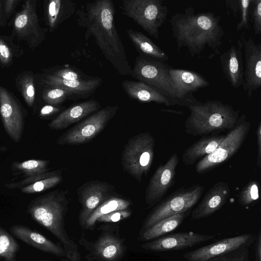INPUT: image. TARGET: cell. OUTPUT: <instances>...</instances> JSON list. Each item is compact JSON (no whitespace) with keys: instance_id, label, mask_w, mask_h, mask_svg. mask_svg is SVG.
I'll return each mask as SVG.
<instances>
[{"instance_id":"7a4b0ae2","label":"cell","mask_w":261,"mask_h":261,"mask_svg":"<svg viewBox=\"0 0 261 261\" xmlns=\"http://www.w3.org/2000/svg\"><path fill=\"white\" fill-rule=\"evenodd\" d=\"M220 19L212 12H195L193 7L173 14L169 22L177 51L184 48L191 57L200 58L208 50L210 59L220 55L224 35Z\"/></svg>"},{"instance_id":"7402d4cb","label":"cell","mask_w":261,"mask_h":261,"mask_svg":"<svg viewBox=\"0 0 261 261\" xmlns=\"http://www.w3.org/2000/svg\"><path fill=\"white\" fill-rule=\"evenodd\" d=\"M243 44L241 39L238 46H231L220 56V61L225 77L236 89L243 86L244 66L243 62Z\"/></svg>"},{"instance_id":"d6986e66","label":"cell","mask_w":261,"mask_h":261,"mask_svg":"<svg viewBox=\"0 0 261 261\" xmlns=\"http://www.w3.org/2000/svg\"><path fill=\"white\" fill-rule=\"evenodd\" d=\"M9 230L18 239L39 250L73 261L71 256L62 246L26 226L15 224Z\"/></svg>"},{"instance_id":"3957f363","label":"cell","mask_w":261,"mask_h":261,"mask_svg":"<svg viewBox=\"0 0 261 261\" xmlns=\"http://www.w3.org/2000/svg\"><path fill=\"white\" fill-rule=\"evenodd\" d=\"M67 193V191L56 190L39 196L30 202L27 212L60 242L73 261H81L78 246L65 229V217L68 205Z\"/></svg>"},{"instance_id":"8992f818","label":"cell","mask_w":261,"mask_h":261,"mask_svg":"<svg viewBox=\"0 0 261 261\" xmlns=\"http://www.w3.org/2000/svg\"><path fill=\"white\" fill-rule=\"evenodd\" d=\"M121 13L133 19L150 36L159 39V30L167 18L168 7L163 0H123Z\"/></svg>"},{"instance_id":"f1b7e54d","label":"cell","mask_w":261,"mask_h":261,"mask_svg":"<svg viewBox=\"0 0 261 261\" xmlns=\"http://www.w3.org/2000/svg\"><path fill=\"white\" fill-rule=\"evenodd\" d=\"M126 31L139 55L163 62L169 60L167 54L143 33L132 29Z\"/></svg>"},{"instance_id":"484cf974","label":"cell","mask_w":261,"mask_h":261,"mask_svg":"<svg viewBox=\"0 0 261 261\" xmlns=\"http://www.w3.org/2000/svg\"><path fill=\"white\" fill-rule=\"evenodd\" d=\"M122 87L130 98L140 102H155L166 106L175 103L155 89L141 81L124 80Z\"/></svg>"},{"instance_id":"f546056e","label":"cell","mask_w":261,"mask_h":261,"mask_svg":"<svg viewBox=\"0 0 261 261\" xmlns=\"http://www.w3.org/2000/svg\"><path fill=\"white\" fill-rule=\"evenodd\" d=\"M191 210L172 215L159 221L141 233V239L143 241H149L176 229L190 214Z\"/></svg>"},{"instance_id":"5b68a950","label":"cell","mask_w":261,"mask_h":261,"mask_svg":"<svg viewBox=\"0 0 261 261\" xmlns=\"http://www.w3.org/2000/svg\"><path fill=\"white\" fill-rule=\"evenodd\" d=\"M204 189L200 184L188 188L182 187L164 198L145 218L140 234L164 219L192 210L199 200Z\"/></svg>"},{"instance_id":"b9f144b4","label":"cell","mask_w":261,"mask_h":261,"mask_svg":"<svg viewBox=\"0 0 261 261\" xmlns=\"http://www.w3.org/2000/svg\"><path fill=\"white\" fill-rule=\"evenodd\" d=\"M12 53L6 42L0 39V61L3 65H8L12 60Z\"/></svg>"},{"instance_id":"83f0119b","label":"cell","mask_w":261,"mask_h":261,"mask_svg":"<svg viewBox=\"0 0 261 261\" xmlns=\"http://www.w3.org/2000/svg\"><path fill=\"white\" fill-rule=\"evenodd\" d=\"M225 137L218 134L202 136L185 150L182 155L183 163L186 165H193L213 152Z\"/></svg>"},{"instance_id":"4dcf8cb0","label":"cell","mask_w":261,"mask_h":261,"mask_svg":"<svg viewBox=\"0 0 261 261\" xmlns=\"http://www.w3.org/2000/svg\"><path fill=\"white\" fill-rule=\"evenodd\" d=\"M131 204L130 201L116 196H112L100 204L87 220L84 229H91L98 218L110 213L126 210Z\"/></svg>"},{"instance_id":"ee69618b","label":"cell","mask_w":261,"mask_h":261,"mask_svg":"<svg viewBox=\"0 0 261 261\" xmlns=\"http://www.w3.org/2000/svg\"><path fill=\"white\" fill-rule=\"evenodd\" d=\"M257 138V165L259 168L261 166V123L260 121L257 126L256 131Z\"/></svg>"},{"instance_id":"ba28073f","label":"cell","mask_w":261,"mask_h":261,"mask_svg":"<svg viewBox=\"0 0 261 261\" xmlns=\"http://www.w3.org/2000/svg\"><path fill=\"white\" fill-rule=\"evenodd\" d=\"M155 140L148 132L141 133L129 139L122 153V164L128 174L140 182L152 165Z\"/></svg>"},{"instance_id":"e575fe53","label":"cell","mask_w":261,"mask_h":261,"mask_svg":"<svg viewBox=\"0 0 261 261\" xmlns=\"http://www.w3.org/2000/svg\"><path fill=\"white\" fill-rule=\"evenodd\" d=\"M59 79L67 80H87L93 77L86 74L82 71L73 66L65 64L55 68L53 71L49 73Z\"/></svg>"},{"instance_id":"277c9868","label":"cell","mask_w":261,"mask_h":261,"mask_svg":"<svg viewBox=\"0 0 261 261\" xmlns=\"http://www.w3.org/2000/svg\"><path fill=\"white\" fill-rule=\"evenodd\" d=\"M190 114L185 123L187 134L204 136L231 130L239 118V110L221 101H199L189 108Z\"/></svg>"},{"instance_id":"ac0fdd59","label":"cell","mask_w":261,"mask_h":261,"mask_svg":"<svg viewBox=\"0 0 261 261\" xmlns=\"http://www.w3.org/2000/svg\"><path fill=\"white\" fill-rule=\"evenodd\" d=\"M241 39L245 62L242 86L250 97L261 86V45L256 44L251 37H243Z\"/></svg>"},{"instance_id":"f35d334b","label":"cell","mask_w":261,"mask_h":261,"mask_svg":"<svg viewBox=\"0 0 261 261\" xmlns=\"http://www.w3.org/2000/svg\"><path fill=\"white\" fill-rule=\"evenodd\" d=\"M249 248L247 247L239 248L207 261H249Z\"/></svg>"},{"instance_id":"4316f807","label":"cell","mask_w":261,"mask_h":261,"mask_svg":"<svg viewBox=\"0 0 261 261\" xmlns=\"http://www.w3.org/2000/svg\"><path fill=\"white\" fill-rule=\"evenodd\" d=\"M76 4L71 0H49L44 4L46 25L52 32L76 12Z\"/></svg>"},{"instance_id":"ffe728a7","label":"cell","mask_w":261,"mask_h":261,"mask_svg":"<svg viewBox=\"0 0 261 261\" xmlns=\"http://www.w3.org/2000/svg\"><path fill=\"white\" fill-rule=\"evenodd\" d=\"M230 193V188L227 183L219 181L215 184L191 211V219L198 220L214 214L226 203Z\"/></svg>"},{"instance_id":"1f68e13d","label":"cell","mask_w":261,"mask_h":261,"mask_svg":"<svg viewBox=\"0 0 261 261\" xmlns=\"http://www.w3.org/2000/svg\"><path fill=\"white\" fill-rule=\"evenodd\" d=\"M251 0L225 1L227 10L231 11L234 17L239 18L237 30L249 31L251 29L249 19V7Z\"/></svg>"},{"instance_id":"d4e9b609","label":"cell","mask_w":261,"mask_h":261,"mask_svg":"<svg viewBox=\"0 0 261 261\" xmlns=\"http://www.w3.org/2000/svg\"><path fill=\"white\" fill-rule=\"evenodd\" d=\"M62 180L61 171L56 170L25 177L18 182L5 184L4 187L9 189H19L25 194H35L51 189Z\"/></svg>"},{"instance_id":"d590c367","label":"cell","mask_w":261,"mask_h":261,"mask_svg":"<svg viewBox=\"0 0 261 261\" xmlns=\"http://www.w3.org/2000/svg\"><path fill=\"white\" fill-rule=\"evenodd\" d=\"M42 97L48 105L57 106L67 100L75 101L72 94L69 91L58 88H48L43 92Z\"/></svg>"},{"instance_id":"7dc6e473","label":"cell","mask_w":261,"mask_h":261,"mask_svg":"<svg viewBox=\"0 0 261 261\" xmlns=\"http://www.w3.org/2000/svg\"><path fill=\"white\" fill-rule=\"evenodd\" d=\"M1 3L0 2V25L2 24Z\"/></svg>"},{"instance_id":"74e56055","label":"cell","mask_w":261,"mask_h":261,"mask_svg":"<svg viewBox=\"0 0 261 261\" xmlns=\"http://www.w3.org/2000/svg\"><path fill=\"white\" fill-rule=\"evenodd\" d=\"M18 84L26 103L30 107H32L35 99V88L33 75L30 73L24 74L20 78Z\"/></svg>"},{"instance_id":"9c48e42d","label":"cell","mask_w":261,"mask_h":261,"mask_svg":"<svg viewBox=\"0 0 261 261\" xmlns=\"http://www.w3.org/2000/svg\"><path fill=\"white\" fill-rule=\"evenodd\" d=\"M250 127L251 123L243 114L215 150L198 162L196 172L199 174L205 173L228 161L242 146Z\"/></svg>"},{"instance_id":"8d00e7d4","label":"cell","mask_w":261,"mask_h":261,"mask_svg":"<svg viewBox=\"0 0 261 261\" xmlns=\"http://www.w3.org/2000/svg\"><path fill=\"white\" fill-rule=\"evenodd\" d=\"M259 186L255 180L248 182L239 194V203L243 206H249L256 202L259 198Z\"/></svg>"},{"instance_id":"44dd1931","label":"cell","mask_w":261,"mask_h":261,"mask_svg":"<svg viewBox=\"0 0 261 261\" xmlns=\"http://www.w3.org/2000/svg\"><path fill=\"white\" fill-rule=\"evenodd\" d=\"M48 88H58L69 91L75 100L90 97L101 85L102 80L98 76L87 80H67L47 74L41 80Z\"/></svg>"},{"instance_id":"ab89813d","label":"cell","mask_w":261,"mask_h":261,"mask_svg":"<svg viewBox=\"0 0 261 261\" xmlns=\"http://www.w3.org/2000/svg\"><path fill=\"white\" fill-rule=\"evenodd\" d=\"M249 19L254 34L259 35L261 33V0H251L249 7Z\"/></svg>"},{"instance_id":"2e32d148","label":"cell","mask_w":261,"mask_h":261,"mask_svg":"<svg viewBox=\"0 0 261 261\" xmlns=\"http://www.w3.org/2000/svg\"><path fill=\"white\" fill-rule=\"evenodd\" d=\"M0 114L4 127L9 136L15 142L21 139L24 114L16 99L0 86Z\"/></svg>"},{"instance_id":"bcb514c9","label":"cell","mask_w":261,"mask_h":261,"mask_svg":"<svg viewBox=\"0 0 261 261\" xmlns=\"http://www.w3.org/2000/svg\"><path fill=\"white\" fill-rule=\"evenodd\" d=\"M255 261H261V231L255 238Z\"/></svg>"},{"instance_id":"5bb4252c","label":"cell","mask_w":261,"mask_h":261,"mask_svg":"<svg viewBox=\"0 0 261 261\" xmlns=\"http://www.w3.org/2000/svg\"><path fill=\"white\" fill-rule=\"evenodd\" d=\"M255 240L250 233L227 238L184 254L187 261H207L239 248L249 247Z\"/></svg>"},{"instance_id":"7bdbcfd3","label":"cell","mask_w":261,"mask_h":261,"mask_svg":"<svg viewBox=\"0 0 261 261\" xmlns=\"http://www.w3.org/2000/svg\"><path fill=\"white\" fill-rule=\"evenodd\" d=\"M63 108L49 105L44 106L40 111V116L42 117L49 116L58 113Z\"/></svg>"},{"instance_id":"e0dca14e","label":"cell","mask_w":261,"mask_h":261,"mask_svg":"<svg viewBox=\"0 0 261 261\" xmlns=\"http://www.w3.org/2000/svg\"><path fill=\"white\" fill-rule=\"evenodd\" d=\"M169 73L176 88L182 106L188 108L199 102L193 96V92L210 85L204 77L193 71L170 67Z\"/></svg>"},{"instance_id":"7c38bea8","label":"cell","mask_w":261,"mask_h":261,"mask_svg":"<svg viewBox=\"0 0 261 261\" xmlns=\"http://www.w3.org/2000/svg\"><path fill=\"white\" fill-rule=\"evenodd\" d=\"M178 163V155L174 153L165 164L158 167L145 191V201L148 207L154 206L162 200L173 186Z\"/></svg>"},{"instance_id":"60d3db41","label":"cell","mask_w":261,"mask_h":261,"mask_svg":"<svg viewBox=\"0 0 261 261\" xmlns=\"http://www.w3.org/2000/svg\"><path fill=\"white\" fill-rule=\"evenodd\" d=\"M131 212L128 210L114 211L100 217L98 222H116L129 217Z\"/></svg>"},{"instance_id":"c3c4849f","label":"cell","mask_w":261,"mask_h":261,"mask_svg":"<svg viewBox=\"0 0 261 261\" xmlns=\"http://www.w3.org/2000/svg\"><path fill=\"white\" fill-rule=\"evenodd\" d=\"M40 261H51V260H47V259H42V260H40Z\"/></svg>"},{"instance_id":"6da1fadb","label":"cell","mask_w":261,"mask_h":261,"mask_svg":"<svg viewBox=\"0 0 261 261\" xmlns=\"http://www.w3.org/2000/svg\"><path fill=\"white\" fill-rule=\"evenodd\" d=\"M79 25L85 29L87 41L92 36L103 56L122 75L130 74L132 68L115 23V8L112 0L87 3L75 12Z\"/></svg>"},{"instance_id":"f6af8a7d","label":"cell","mask_w":261,"mask_h":261,"mask_svg":"<svg viewBox=\"0 0 261 261\" xmlns=\"http://www.w3.org/2000/svg\"><path fill=\"white\" fill-rule=\"evenodd\" d=\"M20 2L18 0H7L5 3V12L7 16L10 15L14 11L16 6Z\"/></svg>"},{"instance_id":"d6a6232c","label":"cell","mask_w":261,"mask_h":261,"mask_svg":"<svg viewBox=\"0 0 261 261\" xmlns=\"http://www.w3.org/2000/svg\"><path fill=\"white\" fill-rule=\"evenodd\" d=\"M49 161L32 159L21 162H15L11 165L12 170L17 174H22L24 178L48 172Z\"/></svg>"},{"instance_id":"4fadbf2b","label":"cell","mask_w":261,"mask_h":261,"mask_svg":"<svg viewBox=\"0 0 261 261\" xmlns=\"http://www.w3.org/2000/svg\"><path fill=\"white\" fill-rule=\"evenodd\" d=\"M113 186L98 180L85 183L77 190L82 209L79 215L80 226L84 228L85 223L93 212L102 203L113 195Z\"/></svg>"},{"instance_id":"8fae6325","label":"cell","mask_w":261,"mask_h":261,"mask_svg":"<svg viewBox=\"0 0 261 261\" xmlns=\"http://www.w3.org/2000/svg\"><path fill=\"white\" fill-rule=\"evenodd\" d=\"M13 28L16 37L31 47L38 46L44 40L46 30L40 25L35 0L24 2L14 18Z\"/></svg>"},{"instance_id":"9a60e30c","label":"cell","mask_w":261,"mask_h":261,"mask_svg":"<svg viewBox=\"0 0 261 261\" xmlns=\"http://www.w3.org/2000/svg\"><path fill=\"white\" fill-rule=\"evenodd\" d=\"M215 235L200 234L193 231L166 234L142 244L145 250L163 252L182 250L214 239Z\"/></svg>"},{"instance_id":"52a82bcc","label":"cell","mask_w":261,"mask_h":261,"mask_svg":"<svg viewBox=\"0 0 261 261\" xmlns=\"http://www.w3.org/2000/svg\"><path fill=\"white\" fill-rule=\"evenodd\" d=\"M170 67L165 62L139 55L136 57L130 75L137 81L155 89L175 105L182 106L176 88L169 73Z\"/></svg>"},{"instance_id":"836d02e7","label":"cell","mask_w":261,"mask_h":261,"mask_svg":"<svg viewBox=\"0 0 261 261\" xmlns=\"http://www.w3.org/2000/svg\"><path fill=\"white\" fill-rule=\"evenodd\" d=\"M19 248L17 242L0 226V258L4 261H17L16 256Z\"/></svg>"},{"instance_id":"cb8c5ba5","label":"cell","mask_w":261,"mask_h":261,"mask_svg":"<svg viewBox=\"0 0 261 261\" xmlns=\"http://www.w3.org/2000/svg\"><path fill=\"white\" fill-rule=\"evenodd\" d=\"M125 251L124 241L112 232H103L91 248V254L99 261H119Z\"/></svg>"},{"instance_id":"30bf717a","label":"cell","mask_w":261,"mask_h":261,"mask_svg":"<svg viewBox=\"0 0 261 261\" xmlns=\"http://www.w3.org/2000/svg\"><path fill=\"white\" fill-rule=\"evenodd\" d=\"M119 107L108 106L101 109L84 121L75 125L57 139L58 145H76L87 143L104 129L116 114Z\"/></svg>"},{"instance_id":"603a6c76","label":"cell","mask_w":261,"mask_h":261,"mask_svg":"<svg viewBox=\"0 0 261 261\" xmlns=\"http://www.w3.org/2000/svg\"><path fill=\"white\" fill-rule=\"evenodd\" d=\"M100 103L93 99L71 105L63 111L48 125L52 129H64L100 109Z\"/></svg>"}]
</instances>
